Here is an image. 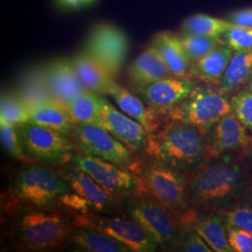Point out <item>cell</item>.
I'll list each match as a JSON object with an SVG mask.
<instances>
[{
	"instance_id": "36",
	"label": "cell",
	"mask_w": 252,
	"mask_h": 252,
	"mask_svg": "<svg viewBox=\"0 0 252 252\" xmlns=\"http://www.w3.org/2000/svg\"><path fill=\"white\" fill-rule=\"evenodd\" d=\"M0 135H1V143L4 150L9 153L11 157L17 160H24L27 157V155L24 152L21 144L16 126L1 121Z\"/></svg>"
},
{
	"instance_id": "23",
	"label": "cell",
	"mask_w": 252,
	"mask_h": 252,
	"mask_svg": "<svg viewBox=\"0 0 252 252\" xmlns=\"http://www.w3.org/2000/svg\"><path fill=\"white\" fill-rule=\"evenodd\" d=\"M252 77V52L236 53L226 67L218 84V90L225 95L235 94L241 91Z\"/></svg>"
},
{
	"instance_id": "4",
	"label": "cell",
	"mask_w": 252,
	"mask_h": 252,
	"mask_svg": "<svg viewBox=\"0 0 252 252\" xmlns=\"http://www.w3.org/2000/svg\"><path fill=\"white\" fill-rule=\"evenodd\" d=\"M127 214L141 226L158 246L169 248L180 232L197 219L194 211L177 214L152 197H134L126 201Z\"/></svg>"
},
{
	"instance_id": "25",
	"label": "cell",
	"mask_w": 252,
	"mask_h": 252,
	"mask_svg": "<svg viewBox=\"0 0 252 252\" xmlns=\"http://www.w3.org/2000/svg\"><path fill=\"white\" fill-rule=\"evenodd\" d=\"M102 96L90 90L84 91L75 96L65 106L75 123L89 124L104 128L101 117Z\"/></svg>"
},
{
	"instance_id": "19",
	"label": "cell",
	"mask_w": 252,
	"mask_h": 252,
	"mask_svg": "<svg viewBox=\"0 0 252 252\" xmlns=\"http://www.w3.org/2000/svg\"><path fill=\"white\" fill-rule=\"evenodd\" d=\"M152 45L158 50L174 77H190L191 63L184 51L180 36L169 31L160 32L153 37Z\"/></svg>"
},
{
	"instance_id": "21",
	"label": "cell",
	"mask_w": 252,
	"mask_h": 252,
	"mask_svg": "<svg viewBox=\"0 0 252 252\" xmlns=\"http://www.w3.org/2000/svg\"><path fill=\"white\" fill-rule=\"evenodd\" d=\"M30 121L51 128L64 135L75 131L76 123L62 104L51 100L29 108Z\"/></svg>"
},
{
	"instance_id": "5",
	"label": "cell",
	"mask_w": 252,
	"mask_h": 252,
	"mask_svg": "<svg viewBox=\"0 0 252 252\" xmlns=\"http://www.w3.org/2000/svg\"><path fill=\"white\" fill-rule=\"evenodd\" d=\"M12 189L19 199L36 207H49L72 192L65 180L36 164L19 169L12 180Z\"/></svg>"
},
{
	"instance_id": "9",
	"label": "cell",
	"mask_w": 252,
	"mask_h": 252,
	"mask_svg": "<svg viewBox=\"0 0 252 252\" xmlns=\"http://www.w3.org/2000/svg\"><path fill=\"white\" fill-rule=\"evenodd\" d=\"M75 224L85 229L99 231L126 245L132 252H153L158 244L132 219L118 216H103L93 213L79 214L74 219Z\"/></svg>"
},
{
	"instance_id": "32",
	"label": "cell",
	"mask_w": 252,
	"mask_h": 252,
	"mask_svg": "<svg viewBox=\"0 0 252 252\" xmlns=\"http://www.w3.org/2000/svg\"><path fill=\"white\" fill-rule=\"evenodd\" d=\"M226 226L241 228L252 234V204L241 200L220 211Z\"/></svg>"
},
{
	"instance_id": "1",
	"label": "cell",
	"mask_w": 252,
	"mask_h": 252,
	"mask_svg": "<svg viewBox=\"0 0 252 252\" xmlns=\"http://www.w3.org/2000/svg\"><path fill=\"white\" fill-rule=\"evenodd\" d=\"M252 180L247 167L232 156L201 164L188 178L190 204L220 212L246 197Z\"/></svg>"
},
{
	"instance_id": "37",
	"label": "cell",
	"mask_w": 252,
	"mask_h": 252,
	"mask_svg": "<svg viewBox=\"0 0 252 252\" xmlns=\"http://www.w3.org/2000/svg\"><path fill=\"white\" fill-rule=\"evenodd\" d=\"M228 241L233 252H252V234L238 227L226 226Z\"/></svg>"
},
{
	"instance_id": "7",
	"label": "cell",
	"mask_w": 252,
	"mask_h": 252,
	"mask_svg": "<svg viewBox=\"0 0 252 252\" xmlns=\"http://www.w3.org/2000/svg\"><path fill=\"white\" fill-rule=\"evenodd\" d=\"M183 172L161 162L149 165L144 173V183L153 198L177 214L190 209L188 179Z\"/></svg>"
},
{
	"instance_id": "24",
	"label": "cell",
	"mask_w": 252,
	"mask_h": 252,
	"mask_svg": "<svg viewBox=\"0 0 252 252\" xmlns=\"http://www.w3.org/2000/svg\"><path fill=\"white\" fill-rule=\"evenodd\" d=\"M192 228L215 252H233L228 241L227 227L222 215L219 212L209 213L197 219Z\"/></svg>"
},
{
	"instance_id": "18",
	"label": "cell",
	"mask_w": 252,
	"mask_h": 252,
	"mask_svg": "<svg viewBox=\"0 0 252 252\" xmlns=\"http://www.w3.org/2000/svg\"><path fill=\"white\" fill-rule=\"evenodd\" d=\"M127 72L130 81L137 88L164 78L174 77L158 50L153 45L135 57Z\"/></svg>"
},
{
	"instance_id": "10",
	"label": "cell",
	"mask_w": 252,
	"mask_h": 252,
	"mask_svg": "<svg viewBox=\"0 0 252 252\" xmlns=\"http://www.w3.org/2000/svg\"><path fill=\"white\" fill-rule=\"evenodd\" d=\"M23 150L36 161L56 162L69 157L73 143L65 135L29 121L16 126Z\"/></svg>"
},
{
	"instance_id": "14",
	"label": "cell",
	"mask_w": 252,
	"mask_h": 252,
	"mask_svg": "<svg viewBox=\"0 0 252 252\" xmlns=\"http://www.w3.org/2000/svg\"><path fill=\"white\" fill-rule=\"evenodd\" d=\"M196 87L189 78L168 77L137 88L142 99L157 112L166 114L175 108Z\"/></svg>"
},
{
	"instance_id": "30",
	"label": "cell",
	"mask_w": 252,
	"mask_h": 252,
	"mask_svg": "<svg viewBox=\"0 0 252 252\" xmlns=\"http://www.w3.org/2000/svg\"><path fill=\"white\" fill-rule=\"evenodd\" d=\"M1 121L19 126L30 121V112L25 101L19 94L2 93L0 106Z\"/></svg>"
},
{
	"instance_id": "42",
	"label": "cell",
	"mask_w": 252,
	"mask_h": 252,
	"mask_svg": "<svg viewBox=\"0 0 252 252\" xmlns=\"http://www.w3.org/2000/svg\"><path fill=\"white\" fill-rule=\"evenodd\" d=\"M251 90L252 91V83H251Z\"/></svg>"
},
{
	"instance_id": "8",
	"label": "cell",
	"mask_w": 252,
	"mask_h": 252,
	"mask_svg": "<svg viewBox=\"0 0 252 252\" xmlns=\"http://www.w3.org/2000/svg\"><path fill=\"white\" fill-rule=\"evenodd\" d=\"M129 49L128 36L121 28L109 23H99L91 30L84 52L115 78L126 63Z\"/></svg>"
},
{
	"instance_id": "41",
	"label": "cell",
	"mask_w": 252,
	"mask_h": 252,
	"mask_svg": "<svg viewBox=\"0 0 252 252\" xmlns=\"http://www.w3.org/2000/svg\"><path fill=\"white\" fill-rule=\"evenodd\" d=\"M244 200H246V201H248V202H250L251 204H252V182H251L250 189L248 190V193H247V195H246V197H245Z\"/></svg>"
},
{
	"instance_id": "2",
	"label": "cell",
	"mask_w": 252,
	"mask_h": 252,
	"mask_svg": "<svg viewBox=\"0 0 252 252\" xmlns=\"http://www.w3.org/2000/svg\"><path fill=\"white\" fill-rule=\"evenodd\" d=\"M205 135L195 126L172 121L149 139V151L172 168L193 171L207 155Z\"/></svg>"
},
{
	"instance_id": "40",
	"label": "cell",
	"mask_w": 252,
	"mask_h": 252,
	"mask_svg": "<svg viewBox=\"0 0 252 252\" xmlns=\"http://www.w3.org/2000/svg\"><path fill=\"white\" fill-rule=\"evenodd\" d=\"M244 157L246 158L247 162H250L251 164H252V138L251 143L249 145V147L247 148V150L245 151V153H243Z\"/></svg>"
},
{
	"instance_id": "20",
	"label": "cell",
	"mask_w": 252,
	"mask_h": 252,
	"mask_svg": "<svg viewBox=\"0 0 252 252\" xmlns=\"http://www.w3.org/2000/svg\"><path fill=\"white\" fill-rule=\"evenodd\" d=\"M76 70L85 87L100 95L110 94L117 84L109 73L84 51L72 58Z\"/></svg>"
},
{
	"instance_id": "17",
	"label": "cell",
	"mask_w": 252,
	"mask_h": 252,
	"mask_svg": "<svg viewBox=\"0 0 252 252\" xmlns=\"http://www.w3.org/2000/svg\"><path fill=\"white\" fill-rule=\"evenodd\" d=\"M65 180L75 193L84 199L91 209L96 212H108L117 206L116 196L101 187L89 175L74 167L63 173Z\"/></svg>"
},
{
	"instance_id": "31",
	"label": "cell",
	"mask_w": 252,
	"mask_h": 252,
	"mask_svg": "<svg viewBox=\"0 0 252 252\" xmlns=\"http://www.w3.org/2000/svg\"><path fill=\"white\" fill-rule=\"evenodd\" d=\"M180 37L184 51L191 64L209 54L218 46L222 44L221 37L217 36L182 33Z\"/></svg>"
},
{
	"instance_id": "33",
	"label": "cell",
	"mask_w": 252,
	"mask_h": 252,
	"mask_svg": "<svg viewBox=\"0 0 252 252\" xmlns=\"http://www.w3.org/2000/svg\"><path fill=\"white\" fill-rule=\"evenodd\" d=\"M172 251L183 252H212L207 242L192 228L183 229L169 246Z\"/></svg>"
},
{
	"instance_id": "28",
	"label": "cell",
	"mask_w": 252,
	"mask_h": 252,
	"mask_svg": "<svg viewBox=\"0 0 252 252\" xmlns=\"http://www.w3.org/2000/svg\"><path fill=\"white\" fill-rule=\"evenodd\" d=\"M235 27L228 20L210 17L205 14H194L186 19L181 27L182 33L221 37Z\"/></svg>"
},
{
	"instance_id": "3",
	"label": "cell",
	"mask_w": 252,
	"mask_h": 252,
	"mask_svg": "<svg viewBox=\"0 0 252 252\" xmlns=\"http://www.w3.org/2000/svg\"><path fill=\"white\" fill-rule=\"evenodd\" d=\"M74 232L57 212L31 210L20 214L11 226L14 246L23 252H49L61 247Z\"/></svg>"
},
{
	"instance_id": "35",
	"label": "cell",
	"mask_w": 252,
	"mask_h": 252,
	"mask_svg": "<svg viewBox=\"0 0 252 252\" xmlns=\"http://www.w3.org/2000/svg\"><path fill=\"white\" fill-rule=\"evenodd\" d=\"M230 103L234 115L252 133V91L250 89L235 93Z\"/></svg>"
},
{
	"instance_id": "15",
	"label": "cell",
	"mask_w": 252,
	"mask_h": 252,
	"mask_svg": "<svg viewBox=\"0 0 252 252\" xmlns=\"http://www.w3.org/2000/svg\"><path fill=\"white\" fill-rule=\"evenodd\" d=\"M41 71L52 97L64 107L75 96L88 90L80 79L72 59H55L42 66Z\"/></svg>"
},
{
	"instance_id": "13",
	"label": "cell",
	"mask_w": 252,
	"mask_h": 252,
	"mask_svg": "<svg viewBox=\"0 0 252 252\" xmlns=\"http://www.w3.org/2000/svg\"><path fill=\"white\" fill-rule=\"evenodd\" d=\"M248 129L231 111L208 130L207 155L212 158L231 156V153L243 154L252 141Z\"/></svg>"
},
{
	"instance_id": "16",
	"label": "cell",
	"mask_w": 252,
	"mask_h": 252,
	"mask_svg": "<svg viewBox=\"0 0 252 252\" xmlns=\"http://www.w3.org/2000/svg\"><path fill=\"white\" fill-rule=\"evenodd\" d=\"M101 117L104 128L130 151H138L144 146L147 141L144 126L119 111L104 97L101 103Z\"/></svg>"
},
{
	"instance_id": "29",
	"label": "cell",
	"mask_w": 252,
	"mask_h": 252,
	"mask_svg": "<svg viewBox=\"0 0 252 252\" xmlns=\"http://www.w3.org/2000/svg\"><path fill=\"white\" fill-rule=\"evenodd\" d=\"M18 94L28 108L54 100L46 85L41 68L27 73L22 81Z\"/></svg>"
},
{
	"instance_id": "11",
	"label": "cell",
	"mask_w": 252,
	"mask_h": 252,
	"mask_svg": "<svg viewBox=\"0 0 252 252\" xmlns=\"http://www.w3.org/2000/svg\"><path fill=\"white\" fill-rule=\"evenodd\" d=\"M73 166L89 175L108 192L115 196L133 193L139 186V180L122 166L91 154H79L72 158Z\"/></svg>"
},
{
	"instance_id": "39",
	"label": "cell",
	"mask_w": 252,
	"mask_h": 252,
	"mask_svg": "<svg viewBox=\"0 0 252 252\" xmlns=\"http://www.w3.org/2000/svg\"><path fill=\"white\" fill-rule=\"evenodd\" d=\"M228 21L235 27H252V9L234 11L230 14Z\"/></svg>"
},
{
	"instance_id": "22",
	"label": "cell",
	"mask_w": 252,
	"mask_h": 252,
	"mask_svg": "<svg viewBox=\"0 0 252 252\" xmlns=\"http://www.w3.org/2000/svg\"><path fill=\"white\" fill-rule=\"evenodd\" d=\"M234 55V51L222 44L192 63L190 76L200 81L219 84L226 67Z\"/></svg>"
},
{
	"instance_id": "34",
	"label": "cell",
	"mask_w": 252,
	"mask_h": 252,
	"mask_svg": "<svg viewBox=\"0 0 252 252\" xmlns=\"http://www.w3.org/2000/svg\"><path fill=\"white\" fill-rule=\"evenodd\" d=\"M221 42L235 53H251L252 27H234L221 36Z\"/></svg>"
},
{
	"instance_id": "38",
	"label": "cell",
	"mask_w": 252,
	"mask_h": 252,
	"mask_svg": "<svg viewBox=\"0 0 252 252\" xmlns=\"http://www.w3.org/2000/svg\"><path fill=\"white\" fill-rule=\"evenodd\" d=\"M98 0H54L57 7L63 10H80L95 4Z\"/></svg>"
},
{
	"instance_id": "26",
	"label": "cell",
	"mask_w": 252,
	"mask_h": 252,
	"mask_svg": "<svg viewBox=\"0 0 252 252\" xmlns=\"http://www.w3.org/2000/svg\"><path fill=\"white\" fill-rule=\"evenodd\" d=\"M70 242L81 251L94 252H132L117 239L99 231L90 229L74 230Z\"/></svg>"
},
{
	"instance_id": "27",
	"label": "cell",
	"mask_w": 252,
	"mask_h": 252,
	"mask_svg": "<svg viewBox=\"0 0 252 252\" xmlns=\"http://www.w3.org/2000/svg\"><path fill=\"white\" fill-rule=\"evenodd\" d=\"M126 115L144 126L147 132L153 130V116L144 103L125 87L116 84L109 94Z\"/></svg>"
},
{
	"instance_id": "6",
	"label": "cell",
	"mask_w": 252,
	"mask_h": 252,
	"mask_svg": "<svg viewBox=\"0 0 252 252\" xmlns=\"http://www.w3.org/2000/svg\"><path fill=\"white\" fill-rule=\"evenodd\" d=\"M231 111L228 95L219 90L196 86L187 98L166 114L171 121L195 126L207 134L212 126Z\"/></svg>"
},
{
	"instance_id": "12",
	"label": "cell",
	"mask_w": 252,
	"mask_h": 252,
	"mask_svg": "<svg viewBox=\"0 0 252 252\" xmlns=\"http://www.w3.org/2000/svg\"><path fill=\"white\" fill-rule=\"evenodd\" d=\"M74 133L82 153L96 156L122 167L132 162L131 151L105 128L89 124H79Z\"/></svg>"
}]
</instances>
